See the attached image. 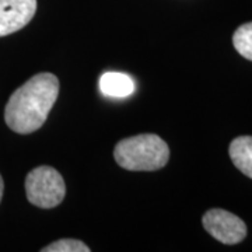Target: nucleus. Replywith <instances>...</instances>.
<instances>
[{
    "label": "nucleus",
    "mask_w": 252,
    "mask_h": 252,
    "mask_svg": "<svg viewBox=\"0 0 252 252\" xmlns=\"http://www.w3.org/2000/svg\"><path fill=\"white\" fill-rule=\"evenodd\" d=\"M42 252H90V248L84 243L73 238H64L46 245Z\"/></svg>",
    "instance_id": "obj_9"
},
{
    "label": "nucleus",
    "mask_w": 252,
    "mask_h": 252,
    "mask_svg": "<svg viewBox=\"0 0 252 252\" xmlns=\"http://www.w3.org/2000/svg\"><path fill=\"white\" fill-rule=\"evenodd\" d=\"M115 161L129 171H156L170 158V149L160 136L153 133L126 137L114 149Z\"/></svg>",
    "instance_id": "obj_2"
},
{
    "label": "nucleus",
    "mask_w": 252,
    "mask_h": 252,
    "mask_svg": "<svg viewBox=\"0 0 252 252\" xmlns=\"http://www.w3.org/2000/svg\"><path fill=\"white\" fill-rule=\"evenodd\" d=\"M59 95V80L52 73H38L11 94L4 109L10 129L28 135L45 124Z\"/></svg>",
    "instance_id": "obj_1"
},
{
    "label": "nucleus",
    "mask_w": 252,
    "mask_h": 252,
    "mask_svg": "<svg viewBox=\"0 0 252 252\" xmlns=\"http://www.w3.org/2000/svg\"><path fill=\"white\" fill-rule=\"evenodd\" d=\"M235 51L245 59L252 61V23L243 24L235 30L233 35Z\"/></svg>",
    "instance_id": "obj_8"
},
{
    "label": "nucleus",
    "mask_w": 252,
    "mask_h": 252,
    "mask_svg": "<svg viewBox=\"0 0 252 252\" xmlns=\"http://www.w3.org/2000/svg\"><path fill=\"white\" fill-rule=\"evenodd\" d=\"M234 165L252 180V136L235 137L228 149Z\"/></svg>",
    "instance_id": "obj_7"
},
{
    "label": "nucleus",
    "mask_w": 252,
    "mask_h": 252,
    "mask_svg": "<svg viewBox=\"0 0 252 252\" xmlns=\"http://www.w3.org/2000/svg\"><path fill=\"white\" fill-rule=\"evenodd\" d=\"M3 189H4V184H3V178L0 175V200L3 198Z\"/></svg>",
    "instance_id": "obj_10"
},
{
    "label": "nucleus",
    "mask_w": 252,
    "mask_h": 252,
    "mask_svg": "<svg viewBox=\"0 0 252 252\" xmlns=\"http://www.w3.org/2000/svg\"><path fill=\"white\" fill-rule=\"evenodd\" d=\"M35 11L36 0H0V36L26 27Z\"/></svg>",
    "instance_id": "obj_5"
},
{
    "label": "nucleus",
    "mask_w": 252,
    "mask_h": 252,
    "mask_svg": "<svg viewBox=\"0 0 252 252\" xmlns=\"http://www.w3.org/2000/svg\"><path fill=\"white\" fill-rule=\"evenodd\" d=\"M202 223L209 234L225 245L241 243L247 235V225L243 220L223 209L207 210Z\"/></svg>",
    "instance_id": "obj_4"
},
{
    "label": "nucleus",
    "mask_w": 252,
    "mask_h": 252,
    "mask_svg": "<svg viewBox=\"0 0 252 252\" xmlns=\"http://www.w3.org/2000/svg\"><path fill=\"white\" fill-rule=\"evenodd\" d=\"M101 93L112 98H125L135 91L133 80L124 73L108 72L104 73L99 79Z\"/></svg>",
    "instance_id": "obj_6"
},
{
    "label": "nucleus",
    "mask_w": 252,
    "mask_h": 252,
    "mask_svg": "<svg viewBox=\"0 0 252 252\" xmlns=\"http://www.w3.org/2000/svg\"><path fill=\"white\" fill-rule=\"evenodd\" d=\"M26 193L31 205L41 209H52L62 203L66 195V185L59 171L49 165H41L28 172Z\"/></svg>",
    "instance_id": "obj_3"
}]
</instances>
